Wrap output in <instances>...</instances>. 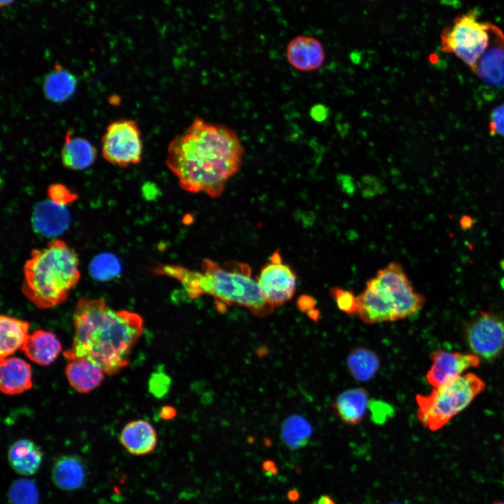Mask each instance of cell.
I'll return each mask as SVG.
<instances>
[{"mask_svg":"<svg viewBox=\"0 0 504 504\" xmlns=\"http://www.w3.org/2000/svg\"><path fill=\"white\" fill-rule=\"evenodd\" d=\"M244 154L234 130L195 117L169 143L165 162L183 190L215 198L241 169Z\"/></svg>","mask_w":504,"mask_h":504,"instance_id":"obj_1","label":"cell"},{"mask_svg":"<svg viewBox=\"0 0 504 504\" xmlns=\"http://www.w3.org/2000/svg\"><path fill=\"white\" fill-rule=\"evenodd\" d=\"M74 335L64 356L85 357L113 375L127 367L132 348L144 330L141 316L134 312L115 310L102 298L78 299L73 311Z\"/></svg>","mask_w":504,"mask_h":504,"instance_id":"obj_2","label":"cell"},{"mask_svg":"<svg viewBox=\"0 0 504 504\" xmlns=\"http://www.w3.org/2000/svg\"><path fill=\"white\" fill-rule=\"evenodd\" d=\"M201 270L198 272L179 265H160L153 272L178 281L191 298L211 295L219 311L224 310L227 305L236 304L259 317L274 312L275 307L265 298L257 279L252 277V270L248 264L234 262L221 266L204 258Z\"/></svg>","mask_w":504,"mask_h":504,"instance_id":"obj_3","label":"cell"},{"mask_svg":"<svg viewBox=\"0 0 504 504\" xmlns=\"http://www.w3.org/2000/svg\"><path fill=\"white\" fill-rule=\"evenodd\" d=\"M80 279L74 249L61 239L31 251L23 267L22 292L38 309L64 303Z\"/></svg>","mask_w":504,"mask_h":504,"instance_id":"obj_4","label":"cell"},{"mask_svg":"<svg viewBox=\"0 0 504 504\" xmlns=\"http://www.w3.org/2000/svg\"><path fill=\"white\" fill-rule=\"evenodd\" d=\"M485 387L479 377L468 372L433 388L428 395L418 394L417 418L426 428L438 430L468 407Z\"/></svg>","mask_w":504,"mask_h":504,"instance_id":"obj_5","label":"cell"},{"mask_svg":"<svg viewBox=\"0 0 504 504\" xmlns=\"http://www.w3.org/2000/svg\"><path fill=\"white\" fill-rule=\"evenodd\" d=\"M490 22L478 20L476 10L455 18L440 34L441 50L452 53L472 71L490 42Z\"/></svg>","mask_w":504,"mask_h":504,"instance_id":"obj_6","label":"cell"},{"mask_svg":"<svg viewBox=\"0 0 504 504\" xmlns=\"http://www.w3.org/2000/svg\"><path fill=\"white\" fill-rule=\"evenodd\" d=\"M366 284L372 286L393 311L396 321L418 312L426 299L416 292L402 266L392 262L379 270Z\"/></svg>","mask_w":504,"mask_h":504,"instance_id":"obj_7","label":"cell"},{"mask_svg":"<svg viewBox=\"0 0 504 504\" xmlns=\"http://www.w3.org/2000/svg\"><path fill=\"white\" fill-rule=\"evenodd\" d=\"M465 341L480 359L492 362L504 351V313L481 310L473 314L463 325Z\"/></svg>","mask_w":504,"mask_h":504,"instance_id":"obj_8","label":"cell"},{"mask_svg":"<svg viewBox=\"0 0 504 504\" xmlns=\"http://www.w3.org/2000/svg\"><path fill=\"white\" fill-rule=\"evenodd\" d=\"M102 152L107 162L120 167L141 162L143 144L137 122L118 119L108 124L102 138Z\"/></svg>","mask_w":504,"mask_h":504,"instance_id":"obj_9","label":"cell"},{"mask_svg":"<svg viewBox=\"0 0 504 504\" xmlns=\"http://www.w3.org/2000/svg\"><path fill=\"white\" fill-rule=\"evenodd\" d=\"M257 281L267 300L276 308L292 299L298 276L288 265L283 263L280 252L276 251L261 268Z\"/></svg>","mask_w":504,"mask_h":504,"instance_id":"obj_10","label":"cell"},{"mask_svg":"<svg viewBox=\"0 0 504 504\" xmlns=\"http://www.w3.org/2000/svg\"><path fill=\"white\" fill-rule=\"evenodd\" d=\"M432 364L426 373L428 382L440 386L463 374L467 370L477 368L481 359L473 354L438 350L430 356Z\"/></svg>","mask_w":504,"mask_h":504,"instance_id":"obj_11","label":"cell"},{"mask_svg":"<svg viewBox=\"0 0 504 504\" xmlns=\"http://www.w3.org/2000/svg\"><path fill=\"white\" fill-rule=\"evenodd\" d=\"M472 72L492 87H504V32L491 23L489 46Z\"/></svg>","mask_w":504,"mask_h":504,"instance_id":"obj_12","label":"cell"},{"mask_svg":"<svg viewBox=\"0 0 504 504\" xmlns=\"http://www.w3.org/2000/svg\"><path fill=\"white\" fill-rule=\"evenodd\" d=\"M286 58L293 69L302 72H312L323 65L326 52L323 43L317 38L298 35L288 42Z\"/></svg>","mask_w":504,"mask_h":504,"instance_id":"obj_13","label":"cell"},{"mask_svg":"<svg viewBox=\"0 0 504 504\" xmlns=\"http://www.w3.org/2000/svg\"><path fill=\"white\" fill-rule=\"evenodd\" d=\"M32 386L31 366L17 357L0 359V389L4 394H20Z\"/></svg>","mask_w":504,"mask_h":504,"instance_id":"obj_14","label":"cell"},{"mask_svg":"<svg viewBox=\"0 0 504 504\" xmlns=\"http://www.w3.org/2000/svg\"><path fill=\"white\" fill-rule=\"evenodd\" d=\"M120 440L125 449L134 456L151 453L158 444L155 430L149 422L143 419L127 424L120 433Z\"/></svg>","mask_w":504,"mask_h":504,"instance_id":"obj_15","label":"cell"},{"mask_svg":"<svg viewBox=\"0 0 504 504\" xmlns=\"http://www.w3.org/2000/svg\"><path fill=\"white\" fill-rule=\"evenodd\" d=\"M65 374L71 386L76 391L88 393L97 388L104 378L103 369L85 357L70 360Z\"/></svg>","mask_w":504,"mask_h":504,"instance_id":"obj_16","label":"cell"},{"mask_svg":"<svg viewBox=\"0 0 504 504\" xmlns=\"http://www.w3.org/2000/svg\"><path fill=\"white\" fill-rule=\"evenodd\" d=\"M20 349L31 361L41 365H48L58 357L62 347L52 332L36 330L29 335Z\"/></svg>","mask_w":504,"mask_h":504,"instance_id":"obj_17","label":"cell"},{"mask_svg":"<svg viewBox=\"0 0 504 504\" xmlns=\"http://www.w3.org/2000/svg\"><path fill=\"white\" fill-rule=\"evenodd\" d=\"M97 148L86 139L73 136L67 131L61 150L62 165L71 170H83L90 167L97 158Z\"/></svg>","mask_w":504,"mask_h":504,"instance_id":"obj_18","label":"cell"},{"mask_svg":"<svg viewBox=\"0 0 504 504\" xmlns=\"http://www.w3.org/2000/svg\"><path fill=\"white\" fill-rule=\"evenodd\" d=\"M43 456V451L35 442L22 439L15 442L9 448L8 460L15 472L30 476L39 469Z\"/></svg>","mask_w":504,"mask_h":504,"instance_id":"obj_19","label":"cell"},{"mask_svg":"<svg viewBox=\"0 0 504 504\" xmlns=\"http://www.w3.org/2000/svg\"><path fill=\"white\" fill-rule=\"evenodd\" d=\"M368 391L363 388H353L340 393L333 407L340 419L349 425L360 423L369 405Z\"/></svg>","mask_w":504,"mask_h":504,"instance_id":"obj_20","label":"cell"},{"mask_svg":"<svg viewBox=\"0 0 504 504\" xmlns=\"http://www.w3.org/2000/svg\"><path fill=\"white\" fill-rule=\"evenodd\" d=\"M86 471L82 461L75 456H63L55 463L52 479L58 488L65 491L76 490L85 482Z\"/></svg>","mask_w":504,"mask_h":504,"instance_id":"obj_21","label":"cell"},{"mask_svg":"<svg viewBox=\"0 0 504 504\" xmlns=\"http://www.w3.org/2000/svg\"><path fill=\"white\" fill-rule=\"evenodd\" d=\"M357 315L364 323L372 324L396 321L391 309L370 285L366 284L364 290L357 297Z\"/></svg>","mask_w":504,"mask_h":504,"instance_id":"obj_22","label":"cell"},{"mask_svg":"<svg viewBox=\"0 0 504 504\" xmlns=\"http://www.w3.org/2000/svg\"><path fill=\"white\" fill-rule=\"evenodd\" d=\"M29 323L13 316H0V358H7L21 349L27 337Z\"/></svg>","mask_w":504,"mask_h":504,"instance_id":"obj_23","label":"cell"},{"mask_svg":"<svg viewBox=\"0 0 504 504\" xmlns=\"http://www.w3.org/2000/svg\"><path fill=\"white\" fill-rule=\"evenodd\" d=\"M77 80L75 76L56 64L46 76L43 89L46 97L55 103L68 100L75 92Z\"/></svg>","mask_w":504,"mask_h":504,"instance_id":"obj_24","label":"cell"},{"mask_svg":"<svg viewBox=\"0 0 504 504\" xmlns=\"http://www.w3.org/2000/svg\"><path fill=\"white\" fill-rule=\"evenodd\" d=\"M50 200L38 204L34 216V223L38 230L45 234L62 232L69 223L68 212Z\"/></svg>","mask_w":504,"mask_h":504,"instance_id":"obj_25","label":"cell"},{"mask_svg":"<svg viewBox=\"0 0 504 504\" xmlns=\"http://www.w3.org/2000/svg\"><path fill=\"white\" fill-rule=\"evenodd\" d=\"M346 365L356 380L366 382L372 379L378 372L380 360L374 351L359 346L352 349L349 353Z\"/></svg>","mask_w":504,"mask_h":504,"instance_id":"obj_26","label":"cell"},{"mask_svg":"<svg viewBox=\"0 0 504 504\" xmlns=\"http://www.w3.org/2000/svg\"><path fill=\"white\" fill-rule=\"evenodd\" d=\"M313 433L309 421L300 414H292L283 422L281 436L284 444L291 449L305 447Z\"/></svg>","mask_w":504,"mask_h":504,"instance_id":"obj_27","label":"cell"},{"mask_svg":"<svg viewBox=\"0 0 504 504\" xmlns=\"http://www.w3.org/2000/svg\"><path fill=\"white\" fill-rule=\"evenodd\" d=\"M120 270L118 259L111 254L104 253L96 257L91 263L90 272L94 279L106 280L116 276Z\"/></svg>","mask_w":504,"mask_h":504,"instance_id":"obj_28","label":"cell"},{"mask_svg":"<svg viewBox=\"0 0 504 504\" xmlns=\"http://www.w3.org/2000/svg\"><path fill=\"white\" fill-rule=\"evenodd\" d=\"M9 494L13 504H36L38 500L35 486L29 481H18Z\"/></svg>","mask_w":504,"mask_h":504,"instance_id":"obj_29","label":"cell"},{"mask_svg":"<svg viewBox=\"0 0 504 504\" xmlns=\"http://www.w3.org/2000/svg\"><path fill=\"white\" fill-rule=\"evenodd\" d=\"M330 294L341 311L350 315L357 314V297L352 291L334 286L330 289Z\"/></svg>","mask_w":504,"mask_h":504,"instance_id":"obj_30","label":"cell"},{"mask_svg":"<svg viewBox=\"0 0 504 504\" xmlns=\"http://www.w3.org/2000/svg\"><path fill=\"white\" fill-rule=\"evenodd\" d=\"M47 193L52 202L62 206H66L78 199V195L62 183L50 185Z\"/></svg>","mask_w":504,"mask_h":504,"instance_id":"obj_31","label":"cell"},{"mask_svg":"<svg viewBox=\"0 0 504 504\" xmlns=\"http://www.w3.org/2000/svg\"><path fill=\"white\" fill-rule=\"evenodd\" d=\"M172 385L170 377L162 370L153 372L149 379V391L155 398L164 397L169 391Z\"/></svg>","mask_w":504,"mask_h":504,"instance_id":"obj_32","label":"cell"},{"mask_svg":"<svg viewBox=\"0 0 504 504\" xmlns=\"http://www.w3.org/2000/svg\"><path fill=\"white\" fill-rule=\"evenodd\" d=\"M368 408L371 412L372 421L377 424H384L394 414L392 405L382 400H370Z\"/></svg>","mask_w":504,"mask_h":504,"instance_id":"obj_33","label":"cell"},{"mask_svg":"<svg viewBox=\"0 0 504 504\" xmlns=\"http://www.w3.org/2000/svg\"><path fill=\"white\" fill-rule=\"evenodd\" d=\"M358 186L362 195L365 197H372L385 190V187L379 178L372 175L363 176Z\"/></svg>","mask_w":504,"mask_h":504,"instance_id":"obj_34","label":"cell"},{"mask_svg":"<svg viewBox=\"0 0 504 504\" xmlns=\"http://www.w3.org/2000/svg\"><path fill=\"white\" fill-rule=\"evenodd\" d=\"M489 129L492 134L504 136V104L495 107L490 115Z\"/></svg>","mask_w":504,"mask_h":504,"instance_id":"obj_35","label":"cell"},{"mask_svg":"<svg viewBox=\"0 0 504 504\" xmlns=\"http://www.w3.org/2000/svg\"><path fill=\"white\" fill-rule=\"evenodd\" d=\"M309 115L316 122H325L330 115V108L323 104H316L309 109Z\"/></svg>","mask_w":504,"mask_h":504,"instance_id":"obj_36","label":"cell"},{"mask_svg":"<svg viewBox=\"0 0 504 504\" xmlns=\"http://www.w3.org/2000/svg\"><path fill=\"white\" fill-rule=\"evenodd\" d=\"M337 181L343 192L352 195L355 191V185L353 178L346 174H338Z\"/></svg>","mask_w":504,"mask_h":504,"instance_id":"obj_37","label":"cell"},{"mask_svg":"<svg viewBox=\"0 0 504 504\" xmlns=\"http://www.w3.org/2000/svg\"><path fill=\"white\" fill-rule=\"evenodd\" d=\"M297 306L304 312H308L316 307V300L312 295H301L297 301Z\"/></svg>","mask_w":504,"mask_h":504,"instance_id":"obj_38","label":"cell"},{"mask_svg":"<svg viewBox=\"0 0 504 504\" xmlns=\"http://www.w3.org/2000/svg\"><path fill=\"white\" fill-rule=\"evenodd\" d=\"M160 416L164 420H170L176 416V410L172 406H164L160 411Z\"/></svg>","mask_w":504,"mask_h":504,"instance_id":"obj_39","label":"cell"},{"mask_svg":"<svg viewBox=\"0 0 504 504\" xmlns=\"http://www.w3.org/2000/svg\"><path fill=\"white\" fill-rule=\"evenodd\" d=\"M440 2L443 5L454 8H458L461 5V0H440Z\"/></svg>","mask_w":504,"mask_h":504,"instance_id":"obj_40","label":"cell"},{"mask_svg":"<svg viewBox=\"0 0 504 504\" xmlns=\"http://www.w3.org/2000/svg\"><path fill=\"white\" fill-rule=\"evenodd\" d=\"M312 504H335L328 496H323L314 503Z\"/></svg>","mask_w":504,"mask_h":504,"instance_id":"obj_41","label":"cell"},{"mask_svg":"<svg viewBox=\"0 0 504 504\" xmlns=\"http://www.w3.org/2000/svg\"><path fill=\"white\" fill-rule=\"evenodd\" d=\"M307 314L311 319L314 321H317L319 318L320 312L318 309L314 308L308 312Z\"/></svg>","mask_w":504,"mask_h":504,"instance_id":"obj_42","label":"cell"},{"mask_svg":"<svg viewBox=\"0 0 504 504\" xmlns=\"http://www.w3.org/2000/svg\"><path fill=\"white\" fill-rule=\"evenodd\" d=\"M15 0H0V6L1 8L6 7L12 4Z\"/></svg>","mask_w":504,"mask_h":504,"instance_id":"obj_43","label":"cell"},{"mask_svg":"<svg viewBox=\"0 0 504 504\" xmlns=\"http://www.w3.org/2000/svg\"><path fill=\"white\" fill-rule=\"evenodd\" d=\"M493 504H504V501H498V502L493 503Z\"/></svg>","mask_w":504,"mask_h":504,"instance_id":"obj_44","label":"cell"},{"mask_svg":"<svg viewBox=\"0 0 504 504\" xmlns=\"http://www.w3.org/2000/svg\"><path fill=\"white\" fill-rule=\"evenodd\" d=\"M391 504H400V503H391Z\"/></svg>","mask_w":504,"mask_h":504,"instance_id":"obj_45","label":"cell"},{"mask_svg":"<svg viewBox=\"0 0 504 504\" xmlns=\"http://www.w3.org/2000/svg\"><path fill=\"white\" fill-rule=\"evenodd\" d=\"M370 1H373V0H370Z\"/></svg>","mask_w":504,"mask_h":504,"instance_id":"obj_46","label":"cell"}]
</instances>
